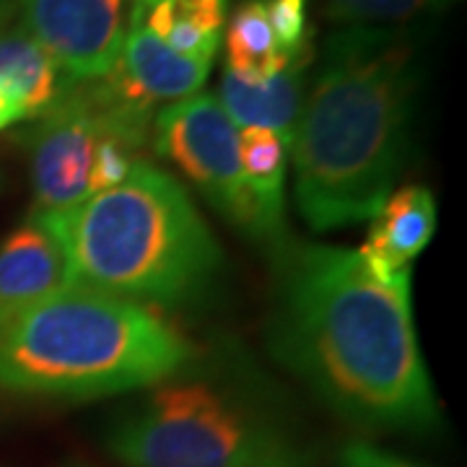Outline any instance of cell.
<instances>
[{
  "label": "cell",
  "instance_id": "7c38bea8",
  "mask_svg": "<svg viewBox=\"0 0 467 467\" xmlns=\"http://www.w3.org/2000/svg\"><path fill=\"white\" fill-rule=\"evenodd\" d=\"M315 63V50H304L288 66L267 78L263 84H244L229 70H223V78L218 86V104L226 117L242 128H263L281 135L291 146L294 128L301 115V104L306 97V73Z\"/></svg>",
  "mask_w": 467,
  "mask_h": 467
},
{
  "label": "cell",
  "instance_id": "7a4b0ae2",
  "mask_svg": "<svg viewBox=\"0 0 467 467\" xmlns=\"http://www.w3.org/2000/svg\"><path fill=\"white\" fill-rule=\"evenodd\" d=\"M416 88L408 32L346 26L327 36L288 153L309 229H340L382 208L408 150Z\"/></svg>",
  "mask_w": 467,
  "mask_h": 467
},
{
  "label": "cell",
  "instance_id": "7402d4cb",
  "mask_svg": "<svg viewBox=\"0 0 467 467\" xmlns=\"http://www.w3.org/2000/svg\"><path fill=\"white\" fill-rule=\"evenodd\" d=\"M130 3H133V14H138V11L149 8L150 3H156V0H130Z\"/></svg>",
  "mask_w": 467,
  "mask_h": 467
},
{
  "label": "cell",
  "instance_id": "d6986e66",
  "mask_svg": "<svg viewBox=\"0 0 467 467\" xmlns=\"http://www.w3.org/2000/svg\"><path fill=\"white\" fill-rule=\"evenodd\" d=\"M340 467H416L395 454L377 450L371 444H350L340 457Z\"/></svg>",
  "mask_w": 467,
  "mask_h": 467
},
{
  "label": "cell",
  "instance_id": "44dd1931",
  "mask_svg": "<svg viewBox=\"0 0 467 467\" xmlns=\"http://www.w3.org/2000/svg\"><path fill=\"white\" fill-rule=\"evenodd\" d=\"M18 8V0H0V32L8 26V21L14 18Z\"/></svg>",
  "mask_w": 467,
  "mask_h": 467
},
{
  "label": "cell",
  "instance_id": "6da1fadb",
  "mask_svg": "<svg viewBox=\"0 0 467 467\" xmlns=\"http://www.w3.org/2000/svg\"><path fill=\"white\" fill-rule=\"evenodd\" d=\"M273 346L285 367L356 423L426 429L439 418L413 325L410 273L384 281L358 250L288 254Z\"/></svg>",
  "mask_w": 467,
  "mask_h": 467
},
{
  "label": "cell",
  "instance_id": "2e32d148",
  "mask_svg": "<svg viewBox=\"0 0 467 467\" xmlns=\"http://www.w3.org/2000/svg\"><path fill=\"white\" fill-rule=\"evenodd\" d=\"M296 55H288L275 42V34H273L270 18H267L265 0H244L229 18L226 70L239 81L263 84L267 78L278 76Z\"/></svg>",
  "mask_w": 467,
  "mask_h": 467
},
{
  "label": "cell",
  "instance_id": "8fae6325",
  "mask_svg": "<svg viewBox=\"0 0 467 467\" xmlns=\"http://www.w3.org/2000/svg\"><path fill=\"white\" fill-rule=\"evenodd\" d=\"M434 232V195L420 184H410L387 195L382 208L371 216L367 242L358 252L379 278L392 281L410 273V263L426 250Z\"/></svg>",
  "mask_w": 467,
  "mask_h": 467
},
{
  "label": "cell",
  "instance_id": "4fadbf2b",
  "mask_svg": "<svg viewBox=\"0 0 467 467\" xmlns=\"http://www.w3.org/2000/svg\"><path fill=\"white\" fill-rule=\"evenodd\" d=\"M226 5L229 0H156L138 14L130 11V24H140L171 50L213 63Z\"/></svg>",
  "mask_w": 467,
  "mask_h": 467
},
{
  "label": "cell",
  "instance_id": "8992f818",
  "mask_svg": "<svg viewBox=\"0 0 467 467\" xmlns=\"http://www.w3.org/2000/svg\"><path fill=\"white\" fill-rule=\"evenodd\" d=\"M153 149L187 174L223 218L254 239H267L239 159V130L213 94L171 101L153 117Z\"/></svg>",
  "mask_w": 467,
  "mask_h": 467
},
{
  "label": "cell",
  "instance_id": "5bb4252c",
  "mask_svg": "<svg viewBox=\"0 0 467 467\" xmlns=\"http://www.w3.org/2000/svg\"><path fill=\"white\" fill-rule=\"evenodd\" d=\"M291 146L281 135L263 128L239 130V159L254 208L263 218L267 242L284 239L285 232V171Z\"/></svg>",
  "mask_w": 467,
  "mask_h": 467
},
{
  "label": "cell",
  "instance_id": "ac0fdd59",
  "mask_svg": "<svg viewBox=\"0 0 467 467\" xmlns=\"http://www.w3.org/2000/svg\"><path fill=\"white\" fill-rule=\"evenodd\" d=\"M265 8L281 50L296 55L312 47L309 0H265Z\"/></svg>",
  "mask_w": 467,
  "mask_h": 467
},
{
  "label": "cell",
  "instance_id": "5b68a950",
  "mask_svg": "<svg viewBox=\"0 0 467 467\" xmlns=\"http://www.w3.org/2000/svg\"><path fill=\"white\" fill-rule=\"evenodd\" d=\"M190 368V367H187ZM149 387L107 429L104 444L128 467H312L291 423L252 392L208 374Z\"/></svg>",
  "mask_w": 467,
  "mask_h": 467
},
{
  "label": "cell",
  "instance_id": "9c48e42d",
  "mask_svg": "<svg viewBox=\"0 0 467 467\" xmlns=\"http://www.w3.org/2000/svg\"><path fill=\"white\" fill-rule=\"evenodd\" d=\"M70 281L66 252L47 221L29 216L0 244V333Z\"/></svg>",
  "mask_w": 467,
  "mask_h": 467
},
{
  "label": "cell",
  "instance_id": "3957f363",
  "mask_svg": "<svg viewBox=\"0 0 467 467\" xmlns=\"http://www.w3.org/2000/svg\"><path fill=\"white\" fill-rule=\"evenodd\" d=\"M42 221L66 252L73 284L146 306L201 296L221 267L195 202L146 159L115 187Z\"/></svg>",
  "mask_w": 467,
  "mask_h": 467
},
{
  "label": "cell",
  "instance_id": "30bf717a",
  "mask_svg": "<svg viewBox=\"0 0 467 467\" xmlns=\"http://www.w3.org/2000/svg\"><path fill=\"white\" fill-rule=\"evenodd\" d=\"M211 73V60L171 50L140 24H130L122 55L104 78L138 107L156 109L161 101H180L198 94Z\"/></svg>",
  "mask_w": 467,
  "mask_h": 467
},
{
  "label": "cell",
  "instance_id": "ffe728a7",
  "mask_svg": "<svg viewBox=\"0 0 467 467\" xmlns=\"http://www.w3.org/2000/svg\"><path fill=\"white\" fill-rule=\"evenodd\" d=\"M21 119H29L24 99H21L18 94H14L11 88L0 86V130L16 125Z\"/></svg>",
  "mask_w": 467,
  "mask_h": 467
},
{
  "label": "cell",
  "instance_id": "9a60e30c",
  "mask_svg": "<svg viewBox=\"0 0 467 467\" xmlns=\"http://www.w3.org/2000/svg\"><path fill=\"white\" fill-rule=\"evenodd\" d=\"M0 86L18 94L26 104L29 119H36L52 109L76 84L32 36L16 29L0 32Z\"/></svg>",
  "mask_w": 467,
  "mask_h": 467
},
{
  "label": "cell",
  "instance_id": "ba28073f",
  "mask_svg": "<svg viewBox=\"0 0 467 467\" xmlns=\"http://www.w3.org/2000/svg\"><path fill=\"white\" fill-rule=\"evenodd\" d=\"M101 122L84 84H76L29 133L32 159V216H60L88 198L94 150Z\"/></svg>",
  "mask_w": 467,
  "mask_h": 467
},
{
  "label": "cell",
  "instance_id": "e0dca14e",
  "mask_svg": "<svg viewBox=\"0 0 467 467\" xmlns=\"http://www.w3.org/2000/svg\"><path fill=\"white\" fill-rule=\"evenodd\" d=\"M450 0H322L325 16L343 26H382L408 24L439 14Z\"/></svg>",
  "mask_w": 467,
  "mask_h": 467
},
{
  "label": "cell",
  "instance_id": "52a82bcc",
  "mask_svg": "<svg viewBox=\"0 0 467 467\" xmlns=\"http://www.w3.org/2000/svg\"><path fill=\"white\" fill-rule=\"evenodd\" d=\"M130 0H21V32L50 55L73 84L112 73L130 29ZM133 5V3H130Z\"/></svg>",
  "mask_w": 467,
  "mask_h": 467
},
{
  "label": "cell",
  "instance_id": "277c9868",
  "mask_svg": "<svg viewBox=\"0 0 467 467\" xmlns=\"http://www.w3.org/2000/svg\"><path fill=\"white\" fill-rule=\"evenodd\" d=\"M195 348L146 304L70 284L0 333V392L104 398L167 382Z\"/></svg>",
  "mask_w": 467,
  "mask_h": 467
}]
</instances>
